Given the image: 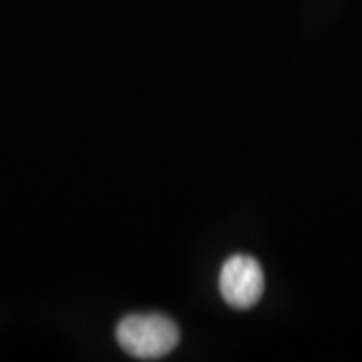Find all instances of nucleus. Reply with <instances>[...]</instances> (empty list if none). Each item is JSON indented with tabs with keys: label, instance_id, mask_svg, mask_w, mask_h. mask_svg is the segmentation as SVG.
Segmentation results:
<instances>
[{
	"label": "nucleus",
	"instance_id": "nucleus-1",
	"mask_svg": "<svg viewBox=\"0 0 362 362\" xmlns=\"http://www.w3.org/2000/svg\"><path fill=\"white\" fill-rule=\"evenodd\" d=\"M117 342L133 358L156 361L180 342L177 324L163 314H129L117 326Z\"/></svg>",
	"mask_w": 362,
	"mask_h": 362
},
{
	"label": "nucleus",
	"instance_id": "nucleus-2",
	"mask_svg": "<svg viewBox=\"0 0 362 362\" xmlns=\"http://www.w3.org/2000/svg\"><path fill=\"white\" fill-rule=\"evenodd\" d=\"M221 298L238 310L252 308L264 294V272L258 259L250 256H232L220 272Z\"/></svg>",
	"mask_w": 362,
	"mask_h": 362
}]
</instances>
